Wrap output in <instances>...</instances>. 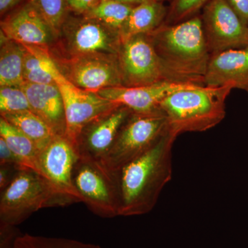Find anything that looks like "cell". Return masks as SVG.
Listing matches in <instances>:
<instances>
[{"label": "cell", "instance_id": "obj_21", "mask_svg": "<svg viewBox=\"0 0 248 248\" xmlns=\"http://www.w3.org/2000/svg\"><path fill=\"white\" fill-rule=\"evenodd\" d=\"M0 138L21 160L24 169L32 170L42 174L39 166L38 148L27 135L2 117L0 118Z\"/></svg>", "mask_w": 248, "mask_h": 248}, {"label": "cell", "instance_id": "obj_13", "mask_svg": "<svg viewBox=\"0 0 248 248\" xmlns=\"http://www.w3.org/2000/svg\"><path fill=\"white\" fill-rule=\"evenodd\" d=\"M65 77L77 87L97 93L124 86L117 56L93 55L74 57L65 63Z\"/></svg>", "mask_w": 248, "mask_h": 248}, {"label": "cell", "instance_id": "obj_27", "mask_svg": "<svg viewBox=\"0 0 248 248\" xmlns=\"http://www.w3.org/2000/svg\"><path fill=\"white\" fill-rule=\"evenodd\" d=\"M211 0H173L164 24L172 25L195 16Z\"/></svg>", "mask_w": 248, "mask_h": 248}, {"label": "cell", "instance_id": "obj_6", "mask_svg": "<svg viewBox=\"0 0 248 248\" xmlns=\"http://www.w3.org/2000/svg\"><path fill=\"white\" fill-rule=\"evenodd\" d=\"M117 59L124 86L182 83L164 66L148 35L133 36L122 42Z\"/></svg>", "mask_w": 248, "mask_h": 248}, {"label": "cell", "instance_id": "obj_18", "mask_svg": "<svg viewBox=\"0 0 248 248\" xmlns=\"http://www.w3.org/2000/svg\"><path fill=\"white\" fill-rule=\"evenodd\" d=\"M168 9L161 1L145 0L134 6L120 32L122 42L133 36L148 35L164 24Z\"/></svg>", "mask_w": 248, "mask_h": 248}, {"label": "cell", "instance_id": "obj_25", "mask_svg": "<svg viewBox=\"0 0 248 248\" xmlns=\"http://www.w3.org/2000/svg\"><path fill=\"white\" fill-rule=\"evenodd\" d=\"M50 24L55 36L61 32L62 26L68 16L66 0H31Z\"/></svg>", "mask_w": 248, "mask_h": 248}, {"label": "cell", "instance_id": "obj_35", "mask_svg": "<svg viewBox=\"0 0 248 248\" xmlns=\"http://www.w3.org/2000/svg\"><path fill=\"white\" fill-rule=\"evenodd\" d=\"M156 1H161V2H163V1H164V0H156Z\"/></svg>", "mask_w": 248, "mask_h": 248}, {"label": "cell", "instance_id": "obj_33", "mask_svg": "<svg viewBox=\"0 0 248 248\" xmlns=\"http://www.w3.org/2000/svg\"><path fill=\"white\" fill-rule=\"evenodd\" d=\"M22 0H0V12L1 16L16 7Z\"/></svg>", "mask_w": 248, "mask_h": 248}, {"label": "cell", "instance_id": "obj_3", "mask_svg": "<svg viewBox=\"0 0 248 248\" xmlns=\"http://www.w3.org/2000/svg\"><path fill=\"white\" fill-rule=\"evenodd\" d=\"M234 89L232 85L200 86L172 93L160 104L176 137L185 133L204 132L221 123L226 117L227 97Z\"/></svg>", "mask_w": 248, "mask_h": 248}, {"label": "cell", "instance_id": "obj_22", "mask_svg": "<svg viewBox=\"0 0 248 248\" xmlns=\"http://www.w3.org/2000/svg\"><path fill=\"white\" fill-rule=\"evenodd\" d=\"M1 117L31 139L40 152L57 136L48 124L32 111L1 114Z\"/></svg>", "mask_w": 248, "mask_h": 248}, {"label": "cell", "instance_id": "obj_7", "mask_svg": "<svg viewBox=\"0 0 248 248\" xmlns=\"http://www.w3.org/2000/svg\"><path fill=\"white\" fill-rule=\"evenodd\" d=\"M201 17L212 55L248 47V27L226 0H211L204 6Z\"/></svg>", "mask_w": 248, "mask_h": 248}, {"label": "cell", "instance_id": "obj_15", "mask_svg": "<svg viewBox=\"0 0 248 248\" xmlns=\"http://www.w3.org/2000/svg\"><path fill=\"white\" fill-rule=\"evenodd\" d=\"M1 33L23 45L47 48L55 35L31 0L1 22Z\"/></svg>", "mask_w": 248, "mask_h": 248}, {"label": "cell", "instance_id": "obj_32", "mask_svg": "<svg viewBox=\"0 0 248 248\" xmlns=\"http://www.w3.org/2000/svg\"><path fill=\"white\" fill-rule=\"evenodd\" d=\"M15 227L0 226V248H13L15 238Z\"/></svg>", "mask_w": 248, "mask_h": 248}, {"label": "cell", "instance_id": "obj_1", "mask_svg": "<svg viewBox=\"0 0 248 248\" xmlns=\"http://www.w3.org/2000/svg\"><path fill=\"white\" fill-rule=\"evenodd\" d=\"M177 137L170 130L136 159L110 174L119 216L150 213L172 177V148Z\"/></svg>", "mask_w": 248, "mask_h": 248}, {"label": "cell", "instance_id": "obj_24", "mask_svg": "<svg viewBox=\"0 0 248 248\" xmlns=\"http://www.w3.org/2000/svg\"><path fill=\"white\" fill-rule=\"evenodd\" d=\"M13 248H102L98 245L66 238L49 237L29 234L17 235Z\"/></svg>", "mask_w": 248, "mask_h": 248}, {"label": "cell", "instance_id": "obj_26", "mask_svg": "<svg viewBox=\"0 0 248 248\" xmlns=\"http://www.w3.org/2000/svg\"><path fill=\"white\" fill-rule=\"evenodd\" d=\"M31 110L29 99L22 86H1L0 112L1 114Z\"/></svg>", "mask_w": 248, "mask_h": 248}, {"label": "cell", "instance_id": "obj_23", "mask_svg": "<svg viewBox=\"0 0 248 248\" xmlns=\"http://www.w3.org/2000/svg\"><path fill=\"white\" fill-rule=\"evenodd\" d=\"M134 6L116 0H101L83 16L99 21L120 35L121 31Z\"/></svg>", "mask_w": 248, "mask_h": 248}, {"label": "cell", "instance_id": "obj_19", "mask_svg": "<svg viewBox=\"0 0 248 248\" xmlns=\"http://www.w3.org/2000/svg\"><path fill=\"white\" fill-rule=\"evenodd\" d=\"M25 51L23 76L25 82L38 84H57L63 76L60 66L48 53L47 48L24 45Z\"/></svg>", "mask_w": 248, "mask_h": 248}, {"label": "cell", "instance_id": "obj_34", "mask_svg": "<svg viewBox=\"0 0 248 248\" xmlns=\"http://www.w3.org/2000/svg\"><path fill=\"white\" fill-rule=\"evenodd\" d=\"M116 1H120V2L125 3V4H128L130 5H133V6H136L140 3L143 2L145 0H116Z\"/></svg>", "mask_w": 248, "mask_h": 248}, {"label": "cell", "instance_id": "obj_30", "mask_svg": "<svg viewBox=\"0 0 248 248\" xmlns=\"http://www.w3.org/2000/svg\"><path fill=\"white\" fill-rule=\"evenodd\" d=\"M19 170L12 165H0V190L3 191L11 184Z\"/></svg>", "mask_w": 248, "mask_h": 248}, {"label": "cell", "instance_id": "obj_5", "mask_svg": "<svg viewBox=\"0 0 248 248\" xmlns=\"http://www.w3.org/2000/svg\"><path fill=\"white\" fill-rule=\"evenodd\" d=\"M169 130L167 117L161 108L148 112H132L117 134L103 164V172H112L148 151Z\"/></svg>", "mask_w": 248, "mask_h": 248}, {"label": "cell", "instance_id": "obj_12", "mask_svg": "<svg viewBox=\"0 0 248 248\" xmlns=\"http://www.w3.org/2000/svg\"><path fill=\"white\" fill-rule=\"evenodd\" d=\"M73 186L90 210L103 218L119 216L113 184L100 169L78 158L72 173Z\"/></svg>", "mask_w": 248, "mask_h": 248}, {"label": "cell", "instance_id": "obj_17", "mask_svg": "<svg viewBox=\"0 0 248 248\" xmlns=\"http://www.w3.org/2000/svg\"><path fill=\"white\" fill-rule=\"evenodd\" d=\"M22 87L29 99L31 111L48 124L57 135L65 136L64 106L58 85L25 82Z\"/></svg>", "mask_w": 248, "mask_h": 248}, {"label": "cell", "instance_id": "obj_20", "mask_svg": "<svg viewBox=\"0 0 248 248\" xmlns=\"http://www.w3.org/2000/svg\"><path fill=\"white\" fill-rule=\"evenodd\" d=\"M24 51L25 47L24 45L6 38L1 33V86H22L25 83L23 76Z\"/></svg>", "mask_w": 248, "mask_h": 248}, {"label": "cell", "instance_id": "obj_31", "mask_svg": "<svg viewBox=\"0 0 248 248\" xmlns=\"http://www.w3.org/2000/svg\"><path fill=\"white\" fill-rule=\"evenodd\" d=\"M228 4L241 18L242 22L248 26V0H226Z\"/></svg>", "mask_w": 248, "mask_h": 248}, {"label": "cell", "instance_id": "obj_8", "mask_svg": "<svg viewBox=\"0 0 248 248\" xmlns=\"http://www.w3.org/2000/svg\"><path fill=\"white\" fill-rule=\"evenodd\" d=\"M67 48L74 57L104 55L117 56L122 45L120 35L99 21L68 15L61 32Z\"/></svg>", "mask_w": 248, "mask_h": 248}, {"label": "cell", "instance_id": "obj_29", "mask_svg": "<svg viewBox=\"0 0 248 248\" xmlns=\"http://www.w3.org/2000/svg\"><path fill=\"white\" fill-rule=\"evenodd\" d=\"M101 0H66L68 10L78 16H83L92 9Z\"/></svg>", "mask_w": 248, "mask_h": 248}, {"label": "cell", "instance_id": "obj_9", "mask_svg": "<svg viewBox=\"0 0 248 248\" xmlns=\"http://www.w3.org/2000/svg\"><path fill=\"white\" fill-rule=\"evenodd\" d=\"M132 112L128 108L117 107L88 124L77 140L78 158L97 166L103 172L104 160L122 125Z\"/></svg>", "mask_w": 248, "mask_h": 248}, {"label": "cell", "instance_id": "obj_14", "mask_svg": "<svg viewBox=\"0 0 248 248\" xmlns=\"http://www.w3.org/2000/svg\"><path fill=\"white\" fill-rule=\"evenodd\" d=\"M201 85L164 81L148 86H115L101 90L98 94L109 102L128 108L136 113H148L160 108V104L170 94L178 91L200 87Z\"/></svg>", "mask_w": 248, "mask_h": 248}, {"label": "cell", "instance_id": "obj_37", "mask_svg": "<svg viewBox=\"0 0 248 248\" xmlns=\"http://www.w3.org/2000/svg\"></svg>", "mask_w": 248, "mask_h": 248}, {"label": "cell", "instance_id": "obj_36", "mask_svg": "<svg viewBox=\"0 0 248 248\" xmlns=\"http://www.w3.org/2000/svg\"><path fill=\"white\" fill-rule=\"evenodd\" d=\"M245 91H246V92L248 93V87L247 88V89H246V90H245Z\"/></svg>", "mask_w": 248, "mask_h": 248}, {"label": "cell", "instance_id": "obj_11", "mask_svg": "<svg viewBox=\"0 0 248 248\" xmlns=\"http://www.w3.org/2000/svg\"><path fill=\"white\" fill-rule=\"evenodd\" d=\"M78 159L74 146L65 136L57 135L39 153L41 174L50 183L66 205L81 202L73 186L72 173Z\"/></svg>", "mask_w": 248, "mask_h": 248}, {"label": "cell", "instance_id": "obj_2", "mask_svg": "<svg viewBox=\"0 0 248 248\" xmlns=\"http://www.w3.org/2000/svg\"><path fill=\"white\" fill-rule=\"evenodd\" d=\"M148 35L161 62L178 81L205 86L212 55L200 16L172 25L163 24Z\"/></svg>", "mask_w": 248, "mask_h": 248}, {"label": "cell", "instance_id": "obj_4", "mask_svg": "<svg viewBox=\"0 0 248 248\" xmlns=\"http://www.w3.org/2000/svg\"><path fill=\"white\" fill-rule=\"evenodd\" d=\"M64 201L40 173L19 170L0 197V225L15 227L40 209L65 206Z\"/></svg>", "mask_w": 248, "mask_h": 248}, {"label": "cell", "instance_id": "obj_16", "mask_svg": "<svg viewBox=\"0 0 248 248\" xmlns=\"http://www.w3.org/2000/svg\"><path fill=\"white\" fill-rule=\"evenodd\" d=\"M208 87L232 85L234 89L248 87V47L214 54L204 79Z\"/></svg>", "mask_w": 248, "mask_h": 248}, {"label": "cell", "instance_id": "obj_28", "mask_svg": "<svg viewBox=\"0 0 248 248\" xmlns=\"http://www.w3.org/2000/svg\"><path fill=\"white\" fill-rule=\"evenodd\" d=\"M0 165H12L18 170H24L22 161L17 155L10 149L2 138H0Z\"/></svg>", "mask_w": 248, "mask_h": 248}, {"label": "cell", "instance_id": "obj_10", "mask_svg": "<svg viewBox=\"0 0 248 248\" xmlns=\"http://www.w3.org/2000/svg\"><path fill=\"white\" fill-rule=\"evenodd\" d=\"M63 98L66 130L65 137L76 149L82 129L94 119L119 107L101 97L97 93L77 87L64 75L56 82Z\"/></svg>", "mask_w": 248, "mask_h": 248}]
</instances>
